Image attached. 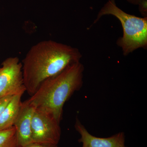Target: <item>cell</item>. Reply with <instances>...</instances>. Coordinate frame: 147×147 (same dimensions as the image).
I'll use <instances>...</instances> for the list:
<instances>
[{"instance_id":"obj_1","label":"cell","mask_w":147,"mask_h":147,"mask_svg":"<svg viewBox=\"0 0 147 147\" xmlns=\"http://www.w3.org/2000/svg\"><path fill=\"white\" fill-rule=\"evenodd\" d=\"M82 57L77 48L53 40L33 45L22 63L26 91L31 96L42 82L80 61Z\"/></svg>"},{"instance_id":"obj_2","label":"cell","mask_w":147,"mask_h":147,"mask_svg":"<svg viewBox=\"0 0 147 147\" xmlns=\"http://www.w3.org/2000/svg\"><path fill=\"white\" fill-rule=\"evenodd\" d=\"M84 71L80 61L69 65L42 82L28 100L35 109L50 114L61 123L65 103L82 88Z\"/></svg>"},{"instance_id":"obj_3","label":"cell","mask_w":147,"mask_h":147,"mask_svg":"<svg viewBox=\"0 0 147 147\" xmlns=\"http://www.w3.org/2000/svg\"><path fill=\"white\" fill-rule=\"evenodd\" d=\"M106 15H113L120 21L123 36L119 38L117 44L121 47L124 56L138 48H146L147 17H139L126 13L117 6L115 0H108L98 12L94 24Z\"/></svg>"},{"instance_id":"obj_4","label":"cell","mask_w":147,"mask_h":147,"mask_svg":"<svg viewBox=\"0 0 147 147\" xmlns=\"http://www.w3.org/2000/svg\"><path fill=\"white\" fill-rule=\"evenodd\" d=\"M60 123L53 116L35 109L32 122L33 143L49 146H57L61 139Z\"/></svg>"},{"instance_id":"obj_5","label":"cell","mask_w":147,"mask_h":147,"mask_svg":"<svg viewBox=\"0 0 147 147\" xmlns=\"http://www.w3.org/2000/svg\"><path fill=\"white\" fill-rule=\"evenodd\" d=\"M26 91L22 63L18 57L7 58L0 67V98Z\"/></svg>"},{"instance_id":"obj_6","label":"cell","mask_w":147,"mask_h":147,"mask_svg":"<svg viewBox=\"0 0 147 147\" xmlns=\"http://www.w3.org/2000/svg\"><path fill=\"white\" fill-rule=\"evenodd\" d=\"M35 110L28 100L22 102L13 125L16 129L17 147H24L33 143L31 127Z\"/></svg>"},{"instance_id":"obj_7","label":"cell","mask_w":147,"mask_h":147,"mask_svg":"<svg viewBox=\"0 0 147 147\" xmlns=\"http://www.w3.org/2000/svg\"><path fill=\"white\" fill-rule=\"evenodd\" d=\"M74 127L76 131L81 135L78 141L82 143V147H127L123 132H119L108 138L94 137L89 133L77 118Z\"/></svg>"},{"instance_id":"obj_8","label":"cell","mask_w":147,"mask_h":147,"mask_svg":"<svg viewBox=\"0 0 147 147\" xmlns=\"http://www.w3.org/2000/svg\"><path fill=\"white\" fill-rule=\"evenodd\" d=\"M24 93L13 96L6 106L0 117V130L7 129L13 126L14 121L21 108V97Z\"/></svg>"},{"instance_id":"obj_9","label":"cell","mask_w":147,"mask_h":147,"mask_svg":"<svg viewBox=\"0 0 147 147\" xmlns=\"http://www.w3.org/2000/svg\"><path fill=\"white\" fill-rule=\"evenodd\" d=\"M0 147H17L16 129L14 126L0 130Z\"/></svg>"},{"instance_id":"obj_10","label":"cell","mask_w":147,"mask_h":147,"mask_svg":"<svg viewBox=\"0 0 147 147\" xmlns=\"http://www.w3.org/2000/svg\"><path fill=\"white\" fill-rule=\"evenodd\" d=\"M13 96H7L0 98V117L3 111Z\"/></svg>"},{"instance_id":"obj_11","label":"cell","mask_w":147,"mask_h":147,"mask_svg":"<svg viewBox=\"0 0 147 147\" xmlns=\"http://www.w3.org/2000/svg\"><path fill=\"white\" fill-rule=\"evenodd\" d=\"M138 5L141 14L144 17H147V0H141Z\"/></svg>"},{"instance_id":"obj_12","label":"cell","mask_w":147,"mask_h":147,"mask_svg":"<svg viewBox=\"0 0 147 147\" xmlns=\"http://www.w3.org/2000/svg\"><path fill=\"white\" fill-rule=\"evenodd\" d=\"M24 147H59L57 146H49L41 144H37V143H33L30 144L28 146Z\"/></svg>"},{"instance_id":"obj_13","label":"cell","mask_w":147,"mask_h":147,"mask_svg":"<svg viewBox=\"0 0 147 147\" xmlns=\"http://www.w3.org/2000/svg\"><path fill=\"white\" fill-rule=\"evenodd\" d=\"M127 1L129 3L132 4L138 5L141 0H127Z\"/></svg>"}]
</instances>
